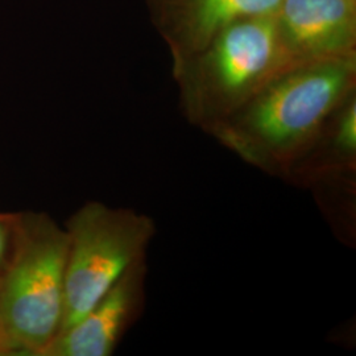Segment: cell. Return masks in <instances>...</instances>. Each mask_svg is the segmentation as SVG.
<instances>
[{
  "label": "cell",
  "mask_w": 356,
  "mask_h": 356,
  "mask_svg": "<svg viewBox=\"0 0 356 356\" xmlns=\"http://www.w3.org/2000/svg\"><path fill=\"white\" fill-rule=\"evenodd\" d=\"M16 213H0V269L4 267L13 254Z\"/></svg>",
  "instance_id": "obj_9"
},
{
  "label": "cell",
  "mask_w": 356,
  "mask_h": 356,
  "mask_svg": "<svg viewBox=\"0 0 356 356\" xmlns=\"http://www.w3.org/2000/svg\"><path fill=\"white\" fill-rule=\"evenodd\" d=\"M67 232L45 213H16L0 269V356H40L64 318Z\"/></svg>",
  "instance_id": "obj_2"
},
{
  "label": "cell",
  "mask_w": 356,
  "mask_h": 356,
  "mask_svg": "<svg viewBox=\"0 0 356 356\" xmlns=\"http://www.w3.org/2000/svg\"><path fill=\"white\" fill-rule=\"evenodd\" d=\"M275 19L293 65L356 54V0H281Z\"/></svg>",
  "instance_id": "obj_5"
},
{
  "label": "cell",
  "mask_w": 356,
  "mask_h": 356,
  "mask_svg": "<svg viewBox=\"0 0 356 356\" xmlns=\"http://www.w3.org/2000/svg\"><path fill=\"white\" fill-rule=\"evenodd\" d=\"M65 229L69 245L60 332L82 318L128 268L145 257L156 226L151 216L135 210L88 202L70 216Z\"/></svg>",
  "instance_id": "obj_4"
},
{
  "label": "cell",
  "mask_w": 356,
  "mask_h": 356,
  "mask_svg": "<svg viewBox=\"0 0 356 356\" xmlns=\"http://www.w3.org/2000/svg\"><path fill=\"white\" fill-rule=\"evenodd\" d=\"M356 163V97L353 94L332 114L310 151L296 164L288 177L297 181L351 170Z\"/></svg>",
  "instance_id": "obj_8"
},
{
  "label": "cell",
  "mask_w": 356,
  "mask_h": 356,
  "mask_svg": "<svg viewBox=\"0 0 356 356\" xmlns=\"http://www.w3.org/2000/svg\"><path fill=\"white\" fill-rule=\"evenodd\" d=\"M281 0H147L152 24L165 41L173 66L181 64L229 26L276 13Z\"/></svg>",
  "instance_id": "obj_6"
},
{
  "label": "cell",
  "mask_w": 356,
  "mask_h": 356,
  "mask_svg": "<svg viewBox=\"0 0 356 356\" xmlns=\"http://www.w3.org/2000/svg\"><path fill=\"white\" fill-rule=\"evenodd\" d=\"M356 88V54L296 64L209 134L244 163L288 177Z\"/></svg>",
  "instance_id": "obj_1"
},
{
  "label": "cell",
  "mask_w": 356,
  "mask_h": 356,
  "mask_svg": "<svg viewBox=\"0 0 356 356\" xmlns=\"http://www.w3.org/2000/svg\"><path fill=\"white\" fill-rule=\"evenodd\" d=\"M145 257L128 268L114 286L76 321L61 331L40 356H110L144 301Z\"/></svg>",
  "instance_id": "obj_7"
},
{
  "label": "cell",
  "mask_w": 356,
  "mask_h": 356,
  "mask_svg": "<svg viewBox=\"0 0 356 356\" xmlns=\"http://www.w3.org/2000/svg\"><path fill=\"white\" fill-rule=\"evenodd\" d=\"M292 65L275 13H269L226 28L202 51L173 66V76L186 119L209 134Z\"/></svg>",
  "instance_id": "obj_3"
}]
</instances>
